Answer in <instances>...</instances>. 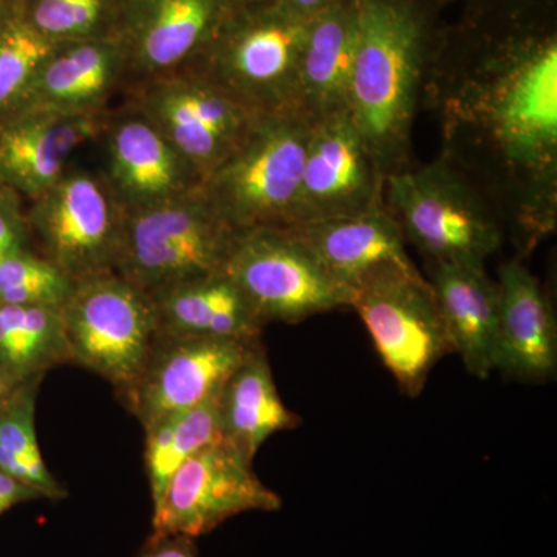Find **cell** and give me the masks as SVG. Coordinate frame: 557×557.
Returning a JSON list of instances; mask_svg holds the SVG:
<instances>
[{
    "label": "cell",
    "mask_w": 557,
    "mask_h": 557,
    "mask_svg": "<svg viewBox=\"0 0 557 557\" xmlns=\"http://www.w3.org/2000/svg\"><path fill=\"white\" fill-rule=\"evenodd\" d=\"M39 498H44L42 494L35 487L25 485L7 472L0 471V516L5 515L16 505L39 500Z\"/></svg>",
    "instance_id": "cell-33"
},
{
    "label": "cell",
    "mask_w": 557,
    "mask_h": 557,
    "mask_svg": "<svg viewBox=\"0 0 557 557\" xmlns=\"http://www.w3.org/2000/svg\"><path fill=\"white\" fill-rule=\"evenodd\" d=\"M72 364L61 309L0 306V368L17 380Z\"/></svg>",
    "instance_id": "cell-25"
},
{
    "label": "cell",
    "mask_w": 557,
    "mask_h": 557,
    "mask_svg": "<svg viewBox=\"0 0 557 557\" xmlns=\"http://www.w3.org/2000/svg\"><path fill=\"white\" fill-rule=\"evenodd\" d=\"M313 124L300 110L256 115L239 145L201 182L234 230L292 226Z\"/></svg>",
    "instance_id": "cell-5"
},
{
    "label": "cell",
    "mask_w": 557,
    "mask_h": 557,
    "mask_svg": "<svg viewBox=\"0 0 557 557\" xmlns=\"http://www.w3.org/2000/svg\"><path fill=\"white\" fill-rule=\"evenodd\" d=\"M325 270L354 289L361 278L383 269H416L405 234L386 205L346 218L293 226Z\"/></svg>",
    "instance_id": "cell-19"
},
{
    "label": "cell",
    "mask_w": 557,
    "mask_h": 557,
    "mask_svg": "<svg viewBox=\"0 0 557 557\" xmlns=\"http://www.w3.org/2000/svg\"><path fill=\"white\" fill-rule=\"evenodd\" d=\"M358 2L341 0L310 20L299 61V109L313 123L348 112L357 57Z\"/></svg>",
    "instance_id": "cell-23"
},
{
    "label": "cell",
    "mask_w": 557,
    "mask_h": 557,
    "mask_svg": "<svg viewBox=\"0 0 557 557\" xmlns=\"http://www.w3.org/2000/svg\"><path fill=\"white\" fill-rule=\"evenodd\" d=\"M231 5H247V3L269 2V0H230Z\"/></svg>",
    "instance_id": "cell-37"
},
{
    "label": "cell",
    "mask_w": 557,
    "mask_h": 557,
    "mask_svg": "<svg viewBox=\"0 0 557 557\" xmlns=\"http://www.w3.org/2000/svg\"><path fill=\"white\" fill-rule=\"evenodd\" d=\"M454 2H457V0H440V5H442V9H443V7L449 5V3H454Z\"/></svg>",
    "instance_id": "cell-38"
},
{
    "label": "cell",
    "mask_w": 557,
    "mask_h": 557,
    "mask_svg": "<svg viewBox=\"0 0 557 557\" xmlns=\"http://www.w3.org/2000/svg\"><path fill=\"white\" fill-rule=\"evenodd\" d=\"M24 381L17 380L16 376L11 375L0 368V406L11 397L14 391L21 386Z\"/></svg>",
    "instance_id": "cell-35"
},
{
    "label": "cell",
    "mask_w": 557,
    "mask_h": 557,
    "mask_svg": "<svg viewBox=\"0 0 557 557\" xmlns=\"http://www.w3.org/2000/svg\"><path fill=\"white\" fill-rule=\"evenodd\" d=\"M115 0H35L25 20L57 44L116 39Z\"/></svg>",
    "instance_id": "cell-30"
},
{
    "label": "cell",
    "mask_w": 557,
    "mask_h": 557,
    "mask_svg": "<svg viewBox=\"0 0 557 557\" xmlns=\"http://www.w3.org/2000/svg\"><path fill=\"white\" fill-rule=\"evenodd\" d=\"M440 0H359L348 113L383 174L410 168L413 121L440 32Z\"/></svg>",
    "instance_id": "cell-2"
},
{
    "label": "cell",
    "mask_w": 557,
    "mask_h": 557,
    "mask_svg": "<svg viewBox=\"0 0 557 557\" xmlns=\"http://www.w3.org/2000/svg\"><path fill=\"white\" fill-rule=\"evenodd\" d=\"M431 284L454 354L472 376L486 380L497 366L500 295L485 269L431 260Z\"/></svg>",
    "instance_id": "cell-20"
},
{
    "label": "cell",
    "mask_w": 557,
    "mask_h": 557,
    "mask_svg": "<svg viewBox=\"0 0 557 557\" xmlns=\"http://www.w3.org/2000/svg\"><path fill=\"white\" fill-rule=\"evenodd\" d=\"M273 5L292 16L300 17V20H313L317 14L322 13L341 2V0H270Z\"/></svg>",
    "instance_id": "cell-34"
},
{
    "label": "cell",
    "mask_w": 557,
    "mask_h": 557,
    "mask_svg": "<svg viewBox=\"0 0 557 557\" xmlns=\"http://www.w3.org/2000/svg\"><path fill=\"white\" fill-rule=\"evenodd\" d=\"M384 178L350 113L317 121L307 146L292 226L346 218L383 205Z\"/></svg>",
    "instance_id": "cell-13"
},
{
    "label": "cell",
    "mask_w": 557,
    "mask_h": 557,
    "mask_svg": "<svg viewBox=\"0 0 557 557\" xmlns=\"http://www.w3.org/2000/svg\"><path fill=\"white\" fill-rule=\"evenodd\" d=\"M137 557H197L196 539L152 531Z\"/></svg>",
    "instance_id": "cell-32"
},
{
    "label": "cell",
    "mask_w": 557,
    "mask_h": 557,
    "mask_svg": "<svg viewBox=\"0 0 557 557\" xmlns=\"http://www.w3.org/2000/svg\"><path fill=\"white\" fill-rule=\"evenodd\" d=\"M282 498L262 482L244 454L225 440L186 460L152 511V531L205 536L234 516L278 511Z\"/></svg>",
    "instance_id": "cell-12"
},
{
    "label": "cell",
    "mask_w": 557,
    "mask_h": 557,
    "mask_svg": "<svg viewBox=\"0 0 557 557\" xmlns=\"http://www.w3.org/2000/svg\"><path fill=\"white\" fill-rule=\"evenodd\" d=\"M60 46L25 16L7 20L0 30V120L24 108L40 69Z\"/></svg>",
    "instance_id": "cell-28"
},
{
    "label": "cell",
    "mask_w": 557,
    "mask_h": 557,
    "mask_svg": "<svg viewBox=\"0 0 557 557\" xmlns=\"http://www.w3.org/2000/svg\"><path fill=\"white\" fill-rule=\"evenodd\" d=\"M350 309L409 397H418L435 366L454 354L434 289L417 267H383L368 274L351 289Z\"/></svg>",
    "instance_id": "cell-8"
},
{
    "label": "cell",
    "mask_w": 557,
    "mask_h": 557,
    "mask_svg": "<svg viewBox=\"0 0 557 557\" xmlns=\"http://www.w3.org/2000/svg\"><path fill=\"white\" fill-rule=\"evenodd\" d=\"M108 113L24 108L0 120V183L38 199L69 171L78 150L100 141Z\"/></svg>",
    "instance_id": "cell-17"
},
{
    "label": "cell",
    "mask_w": 557,
    "mask_h": 557,
    "mask_svg": "<svg viewBox=\"0 0 557 557\" xmlns=\"http://www.w3.org/2000/svg\"><path fill=\"white\" fill-rule=\"evenodd\" d=\"M0 188H7V186H3L2 183H0Z\"/></svg>",
    "instance_id": "cell-39"
},
{
    "label": "cell",
    "mask_w": 557,
    "mask_h": 557,
    "mask_svg": "<svg viewBox=\"0 0 557 557\" xmlns=\"http://www.w3.org/2000/svg\"><path fill=\"white\" fill-rule=\"evenodd\" d=\"M28 248L30 233L21 196L10 188H0V260Z\"/></svg>",
    "instance_id": "cell-31"
},
{
    "label": "cell",
    "mask_w": 557,
    "mask_h": 557,
    "mask_svg": "<svg viewBox=\"0 0 557 557\" xmlns=\"http://www.w3.org/2000/svg\"><path fill=\"white\" fill-rule=\"evenodd\" d=\"M496 370L523 383H544L557 370L555 311L539 278L523 260L511 259L498 271Z\"/></svg>",
    "instance_id": "cell-18"
},
{
    "label": "cell",
    "mask_w": 557,
    "mask_h": 557,
    "mask_svg": "<svg viewBox=\"0 0 557 557\" xmlns=\"http://www.w3.org/2000/svg\"><path fill=\"white\" fill-rule=\"evenodd\" d=\"M237 233L196 188L124 214L115 273L146 295L225 269Z\"/></svg>",
    "instance_id": "cell-6"
},
{
    "label": "cell",
    "mask_w": 557,
    "mask_h": 557,
    "mask_svg": "<svg viewBox=\"0 0 557 557\" xmlns=\"http://www.w3.org/2000/svg\"><path fill=\"white\" fill-rule=\"evenodd\" d=\"M157 336L260 341L263 325L225 271L148 295Z\"/></svg>",
    "instance_id": "cell-22"
},
{
    "label": "cell",
    "mask_w": 557,
    "mask_h": 557,
    "mask_svg": "<svg viewBox=\"0 0 557 557\" xmlns=\"http://www.w3.org/2000/svg\"><path fill=\"white\" fill-rule=\"evenodd\" d=\"M383 200L406 242L434 262L485 269L504 244V222L496 209L443 156L387 175Z\"/></svg>",
    "instance_id": "cell-3"
},
{
    "label": "cell",
    "mask_w": 557,
    "mask_h": 557,
    "mask_svg": "<svg viewBox=\"0 0 557 557\" xmlns=\"http://www.w3.org/2000/svg\"><path fill=\"white\" fill-rule=\"evenodd\" d=\"M61 313L72 364L109 381L119 397L126 394L157 338L149 296L110 271L76 282Z\"/></svg>",
    "instance_id": "cell-9"
},
{
    "label": "cell",
    "mask_w": 557,
    "mask_h": 557,
    "mask_svg": "<svg viewBox=\"0 0 557 557\" xmlns=\"http://www.w3.org/2000/svg\"><path fill=\"white\" fill-rule=\"evenodd\" d=\"M42 379L24 381L0 406V471L35 487L44 498L62 500L69 491L51 474L36 435V401Z\"/></svg>",
    "instance_id": "cell-27"
},
{
    "label": "cell",
    "mask_w": 557,
    "mask_h": 557,
    "mask_svg": "<svg viewBox=\"0 0 557 557\" xmlns=\"http://www.w3.org/2000/svg\"><path fill=\"white\" fill-rule=\"evenodd\" d=\"M309 24L270 0L233 5L207 49L188 67L252 113L300 110L299 61Z\"/></svg>",
    "instance_id": "cell-4"
},
{
    "label": "cell",
    "mask_w": 557,
    "mask_h": 557,
    "mask_svg": "<svg viewBox=\"0 0 557 557\" xmlns=\"http://www.w3.org/2000/svg\"><path fill=\"white\" fill-rule=\"evenodd\" d=\"M219 421L222 440L249 461L255 460L267 440L302 423L278 395L263 344L223 384L219 394Z\"/></svg>",
    "instance_id": "cell-24"
},
{
    "label": "cell",
    "mask_w": 557,
    "mask_h": 557,
    "mask_svg": "<svg viewBox=\"0 0 557 557\" xmlns=\"http://www.w3.org/2000/svg\"><path fill=\"white\" fill-rule=\"evenodd\" d=\"M126 84V58L119 40L61 44L40 69L24 108L104 113L110 98Z\"/></svg>",
    "instance_id": "cell-21"
},
{
    "label": "cell",
    "mask_w": 557,
    "mask_h": 557,
    "mask_svg": "<svg viewBox=\"0 0 557 557\" xmlns=\"http://www.w3.org/2000/svg\"><path fill=\"white\" fill-rule=\"evenodd\" d=\"M126 108L145 116L189 161L201 182L239 145L252 113L194 69L127 86Z\"/></svg>",
    "instance_id": "cell-11"
},
{
    "label": "cell",
    "mask_w": 557,
    "mask_h": 557,
    "mask_svg": "<svg viewBox=\"0 0 557 557\" xmlns=\"http://www.w3.org/2000/svg\"><path fill=\"white\" fill-rule=\"evenodd\" d=\"M100 141L106 148L102 175L124 212L156 207L201 183L170 139L126 106L108 113Z\"/></svg>",
    "instance_id": "cell-16"
},
{
    "label": "cell",
    "mask_w": 557,
    "mask_h": 557,
    "mask_svg": "<svg viewBox=\"0 0 557 557\" xmlns=\"http://www.w3.org/2000/svg\"><path fill=\"white\" fill-rule=\"evenodd\" d=\"M75 284L32 248L0 260V306L62 309Z\"/></svg>",
    "instance_id": "cell-29"
},
{
    "label": "cell",
    "mask_w": 557,
    "mask_h": 557,
    "mask_svg": "<svg viewBox=\"0 0 557 557\" xmlns=\"http://www.w3.org/2000/svg\"><path fill=\"white\" fill-rule=\"evenodd\" d=\"M219 394L193 409L160 418L145 428V465L152 511L159 508L178 468L201 449L222 440Z\"/></svg>",
    "instance_id": "cell-26"
},
{
    "label": "cell",
    "mask_w": 557,
    "mask_h": 557,
    "mask_svg": "<svg viewBox=\"0 0 557 557\" xmlns=\"http://www.w3.org/2000/svg\"><path fill=\"white\" fill-rule=\"evenodd\" d=\"M223 271L263 327L350 307V289L322 267L293 226L239 231Z\"/></svg>",
    "instance_id": "cell-7"
},
{
    "label": "cell",
    "mask_w": 557,
    "mask_h": 557,
    "mask_svg": "<svg viewBox=\"0 0 557 557\" xmlns=\"http://www.w3.org/2000/svg\"><path fill=\"white\" fill-rule=\"evenodd\" d=\"M262 341L157 336L124 406L143 428L214 397Z\"/></svg>",
    "instance_id": "cell-14"
},
{
    "label": "cell",
    "mask_w": 557,
    "mask_h": 557,
    "mask_svg": "<svg viewBox=\"0 0 557 557\" xmlns=\"http://www.w3.org/2000/svg\"><path fill=\"white\" fill-rule=\"evenodd\" d=\"M124 214L102 172L72 166L25 212L33 251L73 282L115 271Z\"/></svg>",
    "instance_id": "cell-10"
},
{
    "label": "cell",
    "mask_w": 557,
    "mask_h": 557,
    "mask_svg": "<svg viewBox=\"0 0 557 557\" xmlns=\"http://www.w3.org/2000/svg\"><path fill=\"white\" fill-rule=\"evenodd\" d=\"M9 14H7L5 10V0H0V30H2L3 25H5L7 20H9Z\"/></svg>",
    "instance_id": "cell-36"
},
{
    "label": "cell",
    "mask_w": 557,
    "mask_h": 557,
    "mask_svg": "<svg viewBox=\"0 0 557 557\" xmlns=\"http://www.w3.org/2000/svg\"><path fill=\"white\" fill-rule=\"evenodd\" d=\"M555 2L467 0L440 32L423 89L442 123V156L525 249L557 220Z\"/></svg>",
    "instance_id": "cell-1"
},
{
    "label": "cell",
    "mask_w": 557,
    "mask_h": 557,
    "mask_svg": "<svg viewBox=\"0 0 557 557\" xmlns=\"http://www.w3.org/2000/svg\"><path fill=\"white\" fill-rule=\"evenodd\" d=\"M231 7L230 0H127L116 33L126 58V87L193 64Z\"/></svg>",
    "instance_id": "cell-15"
}]
</instances>
